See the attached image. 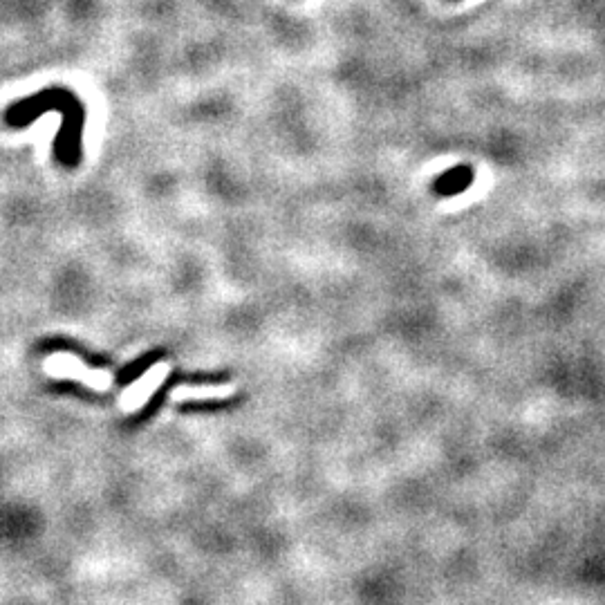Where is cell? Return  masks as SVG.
Returning a JSON list of instances; mask_svg holds the SVG:
<instances>
[{
    "label": "cell",
    "mask_w": 605,
    "mask_h": 605,
    "mask_svg": "<svg viewBox=\"0 0 605 605\" xmlns=\"http://www.w3.org/2000/svg\"><path fill=\"white\" fill-rule=\"evenodd\" d=\"M45 370L50 375H65V377H77L83 384H88L97 390H106L110 384H113V377L104 370H90L81 363L74 355H54L48 361H45Z\"/></svg>",
    "instance_id": "1"
},
{
    "label": "cell",
    "mask_w": 605,
    "mask_h": 605,
    "mask_svg": "<svg viewBox=\"0 0 605 605\" xmlns=\"http://www.w3.org/2000/svg\"><path fill=\"white\" fill-rule=\"evenodd\" d=\"M166 375H169V363H160V366L148 372L144 379H139V384H135L128 393H124V397H121L124 399V408L135 411V408L142 406L146 402V397L162 384Z\"/></svg>",
    "instance_id": "2"
},
{
    "label": "cell",
    "mask_w": 605,
    "mask_h": 605,
    "mask_svg": "<svg viewBox=\"0 0 605 605\" xmlns=\"http://www.w3.org/2000/svg\"><path fill=\"white\" fill-rule=\"evenodd\" d=\"M231 386H202V388H191V386H184V388H178L173 390V399L175 402H186V399H213V397H225L231 393Z\"/></svg>",
    "instance_id": "3"
}]
</instances>
